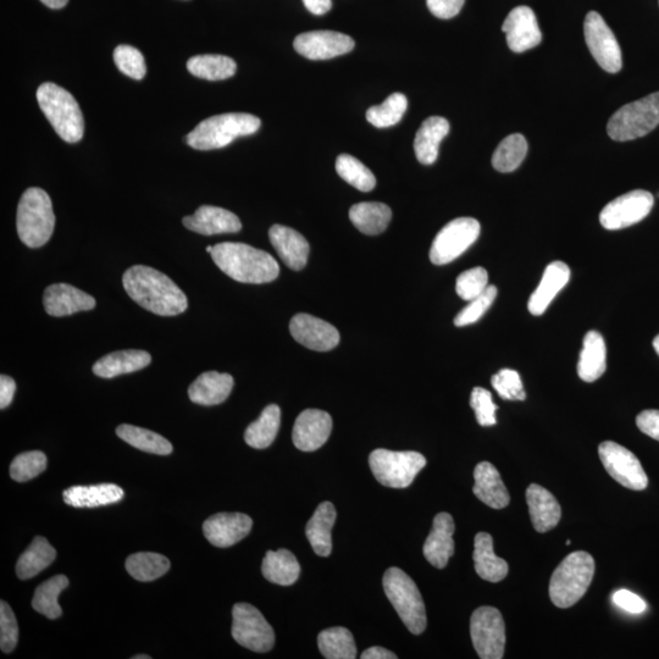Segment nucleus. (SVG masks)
Returning a JSON list of instances; mask_svg holds the SVG:
<instances>
[{
	"instance_id": "1",
	"label": "nucleus",
	"mask_w": 659,
	"mask_h": 659,
	"mask_svg": "<svg viewBox=\"0 0 659 659\" xmlns=\"http://www.w3.org/2000/svg\"><path fill=\"white\" fill-rule=\"evenodd\" d=\"M123 285L132 301L153 314L175 317L185 313L188 307L184 291L162 271L146 265H135L127 269Z\"/></svg>"
},
{
	"instance_id": "2",
	"label": "nucleus",
	"mask_w": 659,
	"mask_h": 659,
	"mask_svg": "<svg viewBox=\"0 0 659 659\" xmlns=\"http://www.w3.org/2000/svg\"><path fill=\"white\" fill-rule=\"evenodd\" d=\"M210 256L223 273L242 284H268L280 275L279 263L273 256L245 243H219Z\"/></svg>"
},
{
	"instance_id": "3",
	"label": "nucleus",
	"mask_w": 659,
	"mask_h": 659,
	"mask_svg": "<svg viewBox=\"0 0 659 659\" xmlns=\"http://www.w3.org/2000/svg\"><path fill=\"white\" fill-rule=\"evenodd\" d=\"M37 101L53 129L62 140L77 143L85 134V121L73 94L52 82L37 90Z\"/></svg>"
},
{
	"instance_id": "4",
	"label": "nucleus",
	"mask_w": 659,
	"mask_h": 659,
	"mask_svg": "<svg viewBox=\"0 0 659 659\" xmlns=\"http://www.w3.org/2000/svg\"><path fill=\"white\" fill-rule=\"evenodd\" d=\"M260 126L262 121L252 114H221L199 123L186 140L198 151H213L231 145L238 137L256 134Z\"/></svg>"
},
{
	"instance_id": "5",
	"label": "nucleus",
	"mask_w": 659,
	"mask_h": 659,
	"mask_svg": "<svg viewBox=\"0 0 659 659\" xmlns=\"http://www.w3.org/2000/svg\"><path fill=\"white\" fill-rule=\"evenodd\" d=\"M595 575V559L590 553H570L552 574L550 597L558 608H570L589 590Z\"/></svg>"
},
{
	"instance_id": "6",
	"label": "nucleus",
	"mask_w": 659,
	"mask_h": 659,
	"mask_svg": "<svg viewBox=\"0 0 659 659\" xmlns=\"http://www.w3.org/2000/svg\"><path fill=\"white\" fill-rule=\"evenodd\" d=\"M16 227L21 242L27 247L40 248L51 240L55 215L51 197L42 188L31 187L21 196Z\"/></svg>"
},
{
	"instance_id": "7",
	"label": "nucleus",
	"mask_w": 659,
	"mask_h": 659,
	"mask_svg": "<svg viewBox=\"0 0 659 659\" xmlns=\"http://www.w3.org/2000/svg\"><path fill=\"white\" fill-rule=\"evenodd\" d=\"M382 585L407 629L414 635L423 634L428 624L425 603L412 578L402 569L393 567L385 573Z\"/></svg>"
},
{
	"instance_id": "8",
	"label": "nucleus",
	"mask_w": 659,
	"mask_h": 659,
	"mask_svg": "<svg viewBox=\"0 0 659 659\" xmlns=\"http://www.w3.org/2000/svg\"><path fill=\"white\" fill-rule=\"evenodd\" d=\"M659 125V92L617 110L607 124L613 141L627 142L649 135Z\"/></svg>"
},
{
	"instance_id": "9",
	"label": "nucleus",
	"mask_w": 659,
	"mask_h": 659,
	"mask_svg": "<svg viewBox=\"0 0 659 659\" xmlns=\"http://www.w3.org/2000/svg\"><path fill=\"white\" fill-rule=\"evenodd\" d=\"M369 465L381 485L406 489L425 468L426 458L419 452H393L379 448L371 452Z\"/></svg>"
},
{
	"instance_id": "10",
	"label": "nucleus",
	"mask_w": 659,
	"mask_h": 659,
	"mask_svg": "<svg viewBox=\"0 0 659 659\" xmlns=\"http://www.w3.org/2000/svg\"><path fill=\"white\" fill-rule=\"evenodd\" d=\"M232 636L237 644L253 652H269L275 645L274 629L249 603H237L232 608Z\"/></svg>"
},
{
	"instance_id": "11",
	"label": "nucleus",
	"mask_w": 659,
	"mask_h": 659,
	"mask_svg": "<svg viewBox=\"0 0 659 659\" xmlns=\"http://www.w3.org/2000/svg\"><path fill=\"white\" fill-rule=\"evenodd\" d=\"M470 636L481 659H501L505 656L506 625L497 608L476 609L470 619Z\"/></svg>"
},
{
	"instance_id": "12",
	"label": "nucleus",
	"mask_w": 659,
	"mask_h": 659,
	"mask_svg": "<svg viewBox=\"0 0 659 659\" xmlns=\"http://www.w3.org/2000/svg\"><path fill=\"white\" fill-rule=\"evenodd\" d=\"M481 226L473 218H458L448 223L436 235L430 249V260L435 265H446L461 257L480 236Z\"/></svg>"
},
{
	"instance_id": "13",
	"label": "nucleus",
	"mask_w": 659,
	"mask_h": 659,
	"mask_svg": "<svg viewBox=\"0 0 659 659\" xmlns=\"http://www.w3.org/2000/svg\"><path fill=\"white\" fill-rule=\"evenodd\" d=\"M598 454L607 473L629 490L642 491L649 485V478L633 452L613 441L602 442Z\"/></svg>"
},
{
	"instance_id": "14",
	"label": "nucleus",
	"mask_w": 659,
	"mask_h": 659,
	"mask_svg": "<svg viewBox=\"0 0 659 659\" xmlns=\"http://www.w3.org/2000/svg\"><path fill=\"white\" fill-rule=\"evenodd\" d=\"M584 33L587 48L598 65L609 74L619 73L623 66L622 49L613 31L596 11L586 15Z\"/></svg>"
},
{
	"instance_id": "15",
	"label": "nucleus",
	"mask_w": 659,
	"mask_h": 659,
	"mask_svg": "<svg viewBox=\"0 0 659 659\" xmlns=\"http://www.w3.org/2000/svg\"><path fill=\"white\" fill-rule=\"evenodd\" d=\"M655 206L652 193L635 190L620 196L602 209L600 223L606 230H622L644 220Z\"/></svg>"
},
{
	"instance_id": "16",
	"label": "nucleus",
	"mask_w": 659,
	"mask_h": 659,
	"mask_svg": "<svg viewBox=\"0 0 659 659\" xmlns=\"http://www.w3.org/2000/svg\"><path fill=\"white\" fill-rule=\"evenodd\" d=\"M353 38L345 33L334 31H313L302 33L293 42L296 52L310 60H328L341 57L353 51Z\"/></svg>"
},
{
	"instance_id": "17",
	"label": "nucleus",
	"mask_w": 659,
	"mask_h": 659,
	"mask_svg": "<svg viewBox=\"0 0 659 659\" xmlns=\"http://www.w3.org/2000/svg\"><path fill=\"white\" fill-rule=\"evenodd\" d=\"M290 332L293 339L312 351L328 352L340 343V332L335 326L309 314L295 315Z\"/></svg>"
},
{
	"instance_id": "18",
	"label": "nucleus",
	"mask_w": 659,
	"mask_h": 659,
	"mask_svg": "<svg viewBox=\"0 0 659 659\" xmlns=\"http://www.w3.org/2000/svg\"><path fill=\"white\" fill-rule=\"evenodd\" d=\"M502 31L506 33L509 49L514 53L530 51L542 41V33L537 24L536 15L529 7L514 8L503 22Z\"/></svg>"
},
{
	"instance_id": "19",
	"label": "nucleus",
	"mask_w": 659,
	"mask_h": 659,
	"mask_svg": "<svg viewBox=\"0 0 659 659\" xmlns=\"http://www.w3.org/2000/svg\"><path fill=\"white\" fill-rule=\"evenodd\" d=\"M332 418L319 409H307L298 415L293 426L292 440L299 451L314 452L329 440Z\"/></svg>"
},
{
	"instance_id": "20",
	"label": "nucleus",
	"mask_w": 659,
	"mask_h": 659,
	"mask_svg": "<svg viewBox=\"0 0 659 659\" xmlns=\"http://www.w3.org/2000/svg\"><path fill=\"white\" fill-rule=\"evenodd\" d=\"M253 520L242 513H219L204 522L203 534L210 544L226 548L237 544L251 533Z\"/></svg>"
},
{
	"instance_id": "21",
	"label": "nucleus",
	"mask_w": 659,
	"mask_h": 659,
	"mask_svg": "<svg viewBox=\"0 0 659 659\" xmlns=\"http://www.w3.org/2000/svg\"><path fill=\"white\" fill-rule=\"evenodd\" d=\"M43 306L52 317H68L96 307V299L69 284H54L43 295Z\"/></svg>"
},
{
	"instance_id": "22",
	"label": "nucleus",
	"mask_w": 659,
	"mask_h": 659,
	"mask_svg": "<svg viewBox=\"0 0 659 659\" xmlns=\"http://www.w3.org/2000/svg\"><path fill=\"white\" fill-rule=\"evenodd\" d=\"M188 230L204 236L236 234L242 230L241 220L230 210L213 206H202L191 217L182 220Z\"/></svg>"
},
{
	"instance_id": "23",
	"label": "nucleus",
	"mask_w": 659,
	"mask_h": 659,
	"mask_svg": "<svg viewBox=\"0 0 659 659\" xmlns=\"http://www.w3.org/2000/svg\"><path fill=\"white\" fill-rule=\"evenodd\" d=\"M456 530L451 514L439 513L434 518L433 530L424 544V556L431 566L443 569L454 553L453 534Z\"/></svg>"
},
{
	"instance_id": "24",
	"label": "nucleus",
	"mask_w": 659,
	"mask_h": 659,
	"mask_svg": "<svg viewBox=\"0 0 659 659\" xmlns=\"http://www.w3.org/2000/svg\"><path fill=\"white\" fill-rule=\"evenodd\" d=\"M269 238L271 245L287 267L295 271L306 267L310 247L306 238L299 232L291 227L274 225L269 230Z\"/></svg>"
},
{
	"instance_id": "25",
	"label": "nucleus",
	"mask_w": 659,
	"mask_h": 659,
	"mask_svg": "<svg viewBox=\"0 0 659 659\" xmlns=\"http://www.w3.org/2000/svg\"><path fill=\"white\" fill-rule=\"evenodd\" d=\"M531 522L537 533H547L561 522L562 508L557 498L537 484H531L526 490Z\"/></svg>"
},
{
	"instance_id": "26",
	"label": "nucleus",
	"mask_w": 659,
	"mask_h": 659,
	"mask_svg": "<svg viewBox=\"0 0 659 659\" xmlns=\"http://www.w3.org/2000/svg\"><path fill=\"white\" fill-rule=\"evenodd\" d=\"M570 269L566 263L557 260L545 269L540 285L531 295L528 303L529 312L535 317L544 314L553 299L568 285Z\"/></svg>"
},
{
	"instance_id": "27",
	"label": "nucleus",
	"mask_w": 659,
	"mask_h": 659,
	"mask_svg": "<svg viewBox=\"0 0 659 659\" xmlns=\"http://www.w3.org/2000/svg\"><path fill=\"white\" fill-rule=\"evenodd\" d=\"M234 385V378L230 374L207 371L188 387V397L201 406H218L229 398Z\"/></svg>"
},
{
	"instance_id": "28",
	"label": "nucleus",
	"mask_w": 659,
	"mask_h": 659,
	"mask_svg": "<svg viewBox=\"0 0 659 659\" xmlns=\"http://www.w3.org/2000/svg\"><path fill=\"white\" fill-rule=\"evenodd\" d=\"M474 479V495L486 506L503 509L509 505L511 496L495 465L489 462L479 463L474 470Z\"/></svg>"
},
{
	"instance_id": "29",
	"label": "nucleus",
	"mask_w": 659,
	"mask_h": 659,
	"mask_svg": "<svg viewBox=\"0 0 659 659\" xmlns=\"http://www.w3.org/2000/svg\"><path fill=\"white\" fill-rule=\"evenodd\" d=\"M125 492L115 484L73 486L63 492L66 505L74 508H97L123 500Z\"/></svg>"
},
{
	"instance_id": "30",
	"label": "nucleus",
	"mask_w": 659,
	"mask_h": 659,
	"mask_svg": "<svg viewBox=\"0 0 659 659\" xmlns=\"http://www.w3.org/2000/svg\"><path fill=\"white\" fill-rule=\"evenodd\" d=\"M152 362V356L146 351L126 350L107 354L93 365L94 375L103 379L135 373L145 369Z\"/></svg>"
},
{
	"instance_id": "31",
	"label": "nucleus",
	"mask_w": 659,
	"mask_h": 659,
	"mask_svg": "<svg viewBox=\"0 0 659 659\" xmlns=\"http://www.w3.org/2000/svg\"><path fill=\"white\" fill-rule=\"evenodd\" d=\"M450 132V123L441 116L426 119L415 135L414 151L424 165L434 164L439 158V148L443 138Z\"/></svg>"
},
{
	"instance_id": "32",
	"label": "nucleus",
	"mask_w": 659,
	"mask_h": 659,
	"mask_svg": "<svg viewBox=\"0 0 659 659\" xmlns=\"http://www.w3.org/2000/svg\"><path fill=\"white\" fill-rule=\"evenodd\" d=\"M475 572L489 583H500L509 572L505 559L497 557L494 552V539L487 533H479L474 540Z\"/></svg>"
},
{
	"instance_id": "33",
	"label": "nucleus",
	"mask_w": 659,
	"mask_h": 659,
	"mask_svg": "<svg viewBox=\"0 0 659 659\" xmlns=\"http://www.w3.org/2000/svg\"><path fill=\"white\" fill-rule=\"evenodd\" d=\"M607 368V348L605 339L595 330L587 332L581 350L578 375L585 382H594L605 374Z\"/></svg>"
},
{
	"instance_id": "34",
	"label": "nucleus",
	"mask_w": 659,
	"mask_h": 659,
	"mask_svg": "<svg viewBox=\"0 0 659 659\" xmlns=\"http://www.w3.org/2000/svg\"><path fill=\"white\" fill-rule=\"evenodd\" d=\"M336 517L335 506L331 502H323L307 524V539L314 552L320 557H329L331 555V531L334 528Z\"/></svg>"
},
{
	"instance_id": "35",
	"label": "nucleus",
	"mask_w": 659,
	"mask_h": 659,
	"mask_svg": "<svg viewBox=\"0 0 659 659\" xmlns=\"http://www.w3.org/2000/svg\"><path fill=\"white\" fill-rule=\"evenodd\" d=\"M350 219L362 234L375 236L387 229L392 219V212L384 203L364 202L351 208Z\"/></svg>"
},
{
	"instance_id": "36",
	"label": "nucleus",
	"mask_w": 659,
	"mask_h": 659,
	"mask_svg": "<svg viewBox=\"0 0 659 659\" xmlns=\"http://www.w3.org/2000/svg\"><path fill=\"white\" fill-rule=\"evenodd\" d=\"M262 573L270 583L290 586L298 580L301 566L289 550L268 551L262 564Z\"/></svg>"
},
{
	"instance_id": "37",
	"label": "nucleus",
	"mask_w": 659,
	"mask_h": 659,
	"mask_svg": "<svg viewBox=\"0 0 659 659\" xmlns=\"http://www.w3.org/2000/svg\"><path fill=\"white\" fill-rule=\"evenodd\" d=\"M55 558L57 551L54 547L44 537L37 536L16 563V574L21 580L36 577L42 570L51 566Z\"/></svg>"
},
{
	"instance_id": "38",
	"label": "nucleus",
	"mask_w": 659,
	"mask_h": 659,
	"mask_svg": "<svg viewBox=\"0 0 659 659\" xmlns=\"http://www.w3.org/2000/svg\"><path fill=\"white\" fill-rule=\"evenodd\" d=\"M281 424V409L276 404H270L256 422L248 426L245 441L248 446L256 450H264L273 443L278 436Z\"/></svg>"
},
{
	"instance_id": "39",
	"label": "nucleus",
	"mask_w": 659,
	"mask_h": 659,
	"mask_svg": "<svg viewBox=\"0 0 659 659\" xmlns=\"http://www.w3.org/2000/svg\"><path fill=\"white\" fill-rule=\"evenodd\" d=\"M187 69L193 76L207 81H223L234 76L237 65L234 59L218 54L196 55L188 60Z\"/></svg>"
},
{
	"instance_id": "40",
	"label": "nucleus",
	"mask_w": 659,
	"mask_h": 659,
	"mask_svg": "<svg viewBox=\"0 0 659 659\" xmlns=\"http://www.w3.org/2000/svg\"><path fill=\"white\" fill-rule=\"evenodd\" d=\"M116 435L137 450L158 454V456H168L174 450L173 445L165 437L154 431L138 428V426L120 425L116 429Z\"/></svg>"
},
{
	"instance_id": "41",
	"label": "nucleus",
	"mask_w": 659,
	"mask_h": 659,
	"mask_svg": "<svg viewBox=\"0 0 659 659\" xmlns=\"http://www.w3.org/2000/svg\"><path fill=\"white\" fill-rule=\"evenodd\" d=\"M318 646L325 658L354 659L357 657V646L350 630L335 627L321 631L318 636Z\"/></svg>"
},
{
	"instance_id": "42",
	"label": "nucleus",
	"mask_w": 659,
	"mask_h": 659,
	"mask_svg": "<svg viewBox=\"0 0 659 659\" xmlns=\"http://www.w3.org/2000/svg\"><path fill=\"white\" fill-rule=\"evenodd\" d=\"M169 559L153 552H140L126 559V570L132 578L148 583L168 573Z\"/></svg>"
},
{
	"instance_id": "43",
	"label": "nucleus",
	"mask_w": 659,
	"mask_h": 659,
	"mask_svg": "<svg viewBox=\"0 0 659 659\" xmlns=\"http://www.w3.org/2000/svg\"><path fill=\"white\" fill-rule=\"evenodd\" d=\"M69 586V579L65 575H57L37 587L33 596L32 607L48 619L62 617V607L59 606V595Z\"/></svg>"
},
{
	"instance_id": "44",
	"label": "nucleus",
	"mask_w": 659,
	"mask_h": 659,
	"mask_svg": "<svg viewBox=\"0 0 659 659\" xmlns=\"http://www.w3.org/2000/svg\"><path fill=\"white\" fill-rule=\"evenodd\" d=\"M528 154V142L520 134L508 136L492 155V166L500 173H513L524 162Z\"/></svg>"
},
{
	"instance_id": "45",
	"label": "nucleus",
	"mask_w": 659,
	"mask_h": 659,
	"mask_svg": "<svg viewBox=\"0 0 659 659\" xmlns=\"http://www.w3.org/2000/svg\"><path fill=\"white\" fill-rule=\"evenodd\" d=\"M336 171L341 179L345 180L358 191L370 192L376 186V179L373 173L365 166L361 160L352 157L350 154H341L336 160Z\"/></svg>"
},
{
	"instance_id": "46",
	"label": "nucleus",
	"mask_w": 659,
	"mask_h": 659,
	"mask_svg": "<svg viewBox=\"0 0 659 659\" xmlns=\"http://www.w3.org/2000/svg\"><path fill=\"white\" fill-rule=\"evenodd\" d=\"M407 109V97L403 93H393L381 105L368 109L367 120L378 129H386L400 123Z\"/></svg>"
},
{
	"instance_id": "47",
	"label": "nucleus",
	"mask_w": 659,
	"mask_h": 659,
	"mask_svg": "<svg viewBox=\"0 0 659 659\" xmlns=\"http://www.w3.org/2000/svg\"><path fill=\"white\" fill-rule=\"evenodd\" d=\"M47 468V456L41 451H31L19 454L10 465L11 479L25 483L35 479Z\"/></svg>"
},
{
	"instance_id": "48",
	"label": "nucleus",
	"mask_w": 659,
	"mask_h": 659,
	"mask_svg": "<svg viewBox=\"0 0 659 659\" xmlns=\"http://www.w3.org/2000/svg\"><path fill=\"white\" fill-rule=\"evenodd\" d=\"M114 62L121 73L134 80L145 79L147 68L145 58L138 49L121 44L114 51Z\"/></svg>"
},
{
	"instance_id": "49",
	"label": "nucleus",
	"mask_w": 659,
	"mask_h": 659,
	"mask_svg": "<svg viewBox=\"0 0 659 659\" xmlns=\"http://www.w3.org/2000/svg\"><path fill=\"white\" fill-rule=\"evenodd\" d=\"M497 293L496 286L487 287L479 297L470 301L468 306L457 315L456 319H454V325L458 326V328H464V326L472 325L476 321H479L484 317V314L490 309L492 304H494Z\"/></svg>"
},
{
	"instance_id": "50",
	"label": "nucleus",
	"mask_w": 659,
	"mask_h": 659,
	"mask_svg": "<svg viewBox=\"0 0 659 659\" xmlns=\"http://www.w3.org/2000/svg\"><path fill=\"white\" fill-rule=\"evenodd\" d=\"M491 384L502 400L524 401L526 393L518 371L502 369L492 376Z\"/></svg>"
},
{
	"instance_id": "51",
	"label": "nucleus",
	"mask_w": 659,
	"mask_h": 659,
	"mask_svg": "<svg viewBox=\"0 0 659 659\" xmlns=\"http://www.w3.org/2000/svg\"><path fill=\"white\" fill-rule=\"evenodd\" d=\"M489 287V274L484 268H474L464 271L458 276L456 292L464 301H473Z\"/></svg>"
},
{
	"instance_id": "52",
	"label": "nucleus",
	"mask_w": 659,
	"mask_h": 659,
	"mask_svg": "<svg viewBox=\"0 0 659 659\" xmlns=\"http://www.w3.org/2000/svg\"><path fill=\"white\" fill-rule=\"evenodd\" d=\"M470 407L475 412L476 420L481 426H494L497 424L496 411L497 406L492 401L490 391L483 387H475L470 396Z\"/></svg>"
},
{
	"instance_id": "53",
	"label": "nucleus",
	"mask_w": 659,
	"mask_h": 659,
	"mask_svg": "<svg viewBox=\"0 0 659 659\" xmlns=\"http://www.w3.org/2000/svg\"><path fill=\"white\" fill-rule=\"evenodd\" d=\"M19 641V625L13 609L7 602H0V647L4 653L15 650Z\"/></svg>"
},
{
	"instance_id": "54",
	"label": "nucleus",
	"mask_w": 659,
	"mask_h": 659,
	"mask_svg": "<svg viewBox=\"0 0 659 659\" xmlns=\"http://www.w3.org/2000/svg\"><path fill=\"white\" fill-rule=\"evenodd\" d=\"M464 3L465 0H426L431 14L442 20L452 19L461 13Z\"/></svg>"
},
{
	"instance_id": "55",
	"label": "nucleus",
	"mask_w": 659,
	"mask_h": 659,
	"mask_svg": "<svg viewBox=\"0 0 659 659\" xmlns=\"http://www.w3.org/2000/svg\"><path fill=\"white\" fill-rule=\"evenodd\" d=\"M613 602L619 608L624 609L631 614H641L646 611L647 605L644 600L638 595L628 590H619L614 592Z\"/></svg>"
},
{
	"instance_id": "56",
	"label": "nucleus",
	"mask_w": 659,
	"mask_h": 659,
	"mask_svg": "<svg viewBox=\"0 0 659 659\" xmlns=\"http://www.w3.org/2000/svg\"><path fill=\"white\" fill-rule=\"evenodd\" d=\"M636 425L641 433L659 441V411L657 409H647V411L641 412L636 418Z\"/></svg>"
},
{
	"instance_id": "57",
	"label": "nucleus",
	"mask_w": 659,
	"mask_h": 659,
	"mask_svg": "<svg viewBox=\"0 0 659 659\" xmlns=\"http://www.w3.org/2000/svg\"><path fill=\"white\" fill-rule=\"evenodd\" d=\"M16 391V384L14 379L8 375L0 376V409H5L13 402Z\"/></svg>"
},
{
	"instance_id": "58",
	"label": "nucleus",
	"mask_w": 659,
	"mask_h": 659,
	"mask_svg": "<svg viewBox=\"0 0 659 659\" xmlns=\"http://www.w3.org/2000/svg\"><path fill=\"white\" fill-rule=\"evenodd\" d=\"M304 5L314 15H324L332 8L331 0H303Z\"/></svg>"
},
{
	"instance_id": "59",
	"label": "nucleus",
	"mask_w": 659,
	"mask_h": 659,
	"mask_svg": "<svg viewBox=\"0 0 659 659\" xmlns=\"http://www.w3.org/2000/svg\"><path fill=\"white\" fill-rule=\"evenodd\" d=\"M362 659H396L395 653L384 649V647L375 646L365 650L361 656Z\"/></svg>"
},
{
	"instance_id": "60",
	"label": "nucleus",
	"mask_w": 659,
	"mask_h": 659,
	"mask_svg": "<svg viewBox=\"0 0 659 659\" xmlns=\"http://www.w3.org/2000/svg\"><path fill=\"white\" fill-rule=\"evenodd\" d=\"M44 5H47L51 9H62L66 7V4L69 3V0H41Z\"/></svg>"
},
{
	"instance_id": "61",
	"label": "nucleus",
	"mask_w": 659,
	"mask_h": 659,
	"mask_svg": "<svg viewBox=\"0 0 659 659\" xmlns=\"http://www.w3.org/2000/svg\"><path fill=\"white\" fill-rule=\"evenodd\" d=\"M652 345H653V348H655V351L659 356V335L655 337V340H653Z\"/></svg>"
},
{
	"instance_id": "62",
	"label": "nucleus",
	"mask_w": 659,
	"mask_h": 659,
	"mask_svg": "<svg viewBox=\"0 0 659 659\" xmlns=\"http://www.w3.org/2000/svg\"><path fill=\"white\" fill-rule=\"evenodd\" d=\"M151 656H146V655H140V656H135L134 659H151Z\"/></svg>"
},
{
	"instance_id": "63",
	"label": "nucleus",
	"mask_w": 659,
	"mask_h": 659,
	"mask_svg": "<svg viewBox=\"0 0 659 659\" xmlns=\"http://www.w3.org/2000/svg\"><path fill=\"white\" fill-rule=\"evenodd\" d=\"M212 251H213V247H210V246L207 247V252H208L209 254L212 253Z\"/></svg>"
},
{
	"instance_id": "64",
	"label": "nucleus",
	"mask_w": 659,
	"mask_h": 659,
	"mask_svg": "<svg viewBox=\"0 0 659 659\" xmlns=\"http://www.w3.org/2000/svg\"><path fill=\"white\" fill-rule=\"evenodd\" d=\"M658 197H659V195H658Z\"/></svg>"
}]
</instances>
